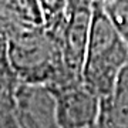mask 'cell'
Listing matches in <instances>:
<instances>
[{"mask_svg":"<svg viewBox=\"0 0 128 128\" xmlns=\"http://www.w3.org/2000/svg\"><path fill=\"white\" fill-rule=\"evenodd\" d=\"M0 82L6 84H16V80L12 76L7 60V36L3 27L0 26Z\"/></svg>","mask_w":128,"mask_h":128,"instance_id":"10","label":"cell"},{"mask_svg":"<svg viewBox=\"0 0 128 128\" xmlns=\"http://www.w3.org/2000/svg\"><path fill=\"white\" fill-rule=\"evenodd\" d=\"M54 90L61 128H94L100 117L101 98L82 82H68Z\"/></svg>","mask_w":128,"mask_h":128,"instance_id":"4","label":"cell"},{"mask_svg":"<svg viewBox=\"0 0 128 128\" xmlns=\"http://www.w3.org/2000/svg\"><path fill=\"white\" fill-rule=\"evenodd\" d=\"M12 100L17 122L22 128H61L57 100L51 87L16 82Z\"/></svg>","mask_w":128,"mask_h":128,"instance_id":"3","label":"cell"},{"mask_svg":"<svg viewBox=\"0 0 128 128\" xmlns=\"http://www.w3.org/2000/svg\"><path fill=\"white\" fill-rule=\"evenodd\" d=\"M97 128H128V66L110 94L101 98Z\"/></svg>","mask_w":128,"mask_h":128,"instance_id":"6","label":"cell"},{"mask_svg":"<svg viewBox=\"0 0 128 128\" xmlns=\"http://www.w3.org/2000/svg\"><path fill=\"white\" fill-rule=\"evenodd\" d=\"M94 128H97V127H94Z\"/></svg>","mask_w":128,"mask_h":128,"instance_id":"11","label":"cell"},{"mask_svg":"<svg viewBox=\"0 0 128 128\" xmlns=\"http://www.w3.org/2000/svg\"><path fill=\"white\" fill-rule=\"evenodd\" d=\"M13 87L14 84L0 82V128H22L13 110Z\"/></svg>","mask_w":128,"mask_h":128,"instance_id":"8","label":"cell"},{"mask_svg":"<svg viewBox=\"0 0 128 128\" xmlns=\"http://www.w3.org/2000/svg\"><path fill=\"white\" fill-rule=\"evenodd\" d=\"M105 14L128 41V0H101Z\"/></svg>","mask_w":128,"mask_h":128,"instance_id":"7","label":"cell"},{"mask_svg":"<svg viewBox=\"0 0 128 128\" xmlns=\"http://www.w3.org/2000/svg\"><path fill=\"white\" fill-rule=\"evenodd\" d=\"M0 26L6 36L46 27L44 14L37 0H0Z\"/></svg>","mask_w":128,"mask_h":128,"instance_id":"5","label":"cell"},{"mask_svg":"<svg viewBox=\"0 0 128 128\" xmlns=\"http://www.w3.org/2000/svg\"><path fill=\"white\" fill-rule=\"evenodd\" d=\"M127 66L128 41L105 14L101 0H97L81 68V82L96 96L104 98Z\"/></svg>","mask_w":128,"mask_h":128,"instance_id":"2","label":"cell"},{"mask_svg":"<svg viewBox=\"0 0 128 128\" xmlns=\"http://www.w3.org/2000/svg\"><path fill=\"white\" fill-rule=\"evenodd\" d=\"M7 60L17 82L48 87L77 82L67 73L58 33L51 28L40 27L9 36Z\"/></svg>","mask_w":128,"mask_h":128,"instance_id":"1","label":"cell"},{"mask_svg":"<svg viewBox=\"0 0 128 128\" xmlns=\"http://www.w3.org/2000/svg\"><path fill=\"white\" fill-rule=\"evenodd\" d=\"M37 2L44 14L46 27L57 30L64 20L68 0H37Z\"/></svg>","mask_w":128,"mask_h":128,"instance_id":"9","label":"cell"}]
</instances>
